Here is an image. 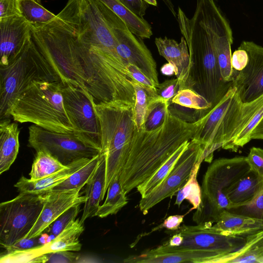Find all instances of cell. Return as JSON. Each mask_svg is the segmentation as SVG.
Here are the masks:
<instances>
[{
  "label": "cell",
  "mask_w": 263,
  "mask_h": 263,
  "mask_svg": "<svg viewBox=\"0 0 263 263\" xmlns=\"http://www.w3.org/2000/svg\"><path fill=\"white\" fill-rule=\"evenodd\" d=\"M197 123H186L167 111L163 124L152 130L136 127L119 175L127 194L150 178L185 142L194 135Z\"/></svg>",
  "instance_id": "cell-1"
},
{
  "label": "cell",
  "mask_w": 263,
  "mask_h": 263,
  "mask_svg": "<svg viewBox=\"0 0 263 263\" xmlns=\"http://www.w3.org/2000/svg\"><path fill=\"white\" fill-rule=\"evenodd\" d=\"M30 33L32 42L59 81L89 94L77 33L66 9L48 23L31 24Z\"/></svg>",
  "instance_id": "cell-2"
},
{
  "label": "cell",
  "mask_w": 263,
  "mask_h": 263,
  "mask_svg": "<svg viewBox=\"0 0 263 263\" xmlns=\"http://www.w3.org/2000/svg\"><path fill=\"white\" fill-rule=\"evenodd\" d=\"M262 105L263 95L252 102L242 103L232 85L219 101L197 121L191 140L202 145V161L211 163L214 152L220 147L229 150L234 139Z\"/></svg>",
  "instance_id": "cell-3"
},
{
  "label": "cell",
  "mask_w": 263,
  "mask_h": 263,
  "mask_svg": "<svg viewBox=\"0 0 263 263\" xmlns=\"http://www.w3.org/2000/svg\"><path fill=\"white\" fill-rule=\"evenodd\" d=\"M177 19L190 54L189 77L186 88L204 97L214 106L223 97L232 83L224 81L221 75L211 34L200 24L196 16H186L178 7Z\"/></svg>",
  "instance_id": "cell-4"
},
{
  "label": "cell",
  "mask_w": 263,
  "mask_h": 263,
  "mask_svg": "<svg viewBox=\"0 0 263 263\" xmlns=\"http://www.w3.org/2000/svg\"><path fill=\"white\" fill-rule=\"evenodd\" d=\"M60 81H36L13 102L10 115L15 122L31 123L57 133H71Z\"/></svg>",
  "instance_id": "cell-5"
},
{
  "label": "cell",
  "mask_w": 263,
  "mask_h": 263,
  "mask_svg": "<svg viewBox=\"0 0 263 263\" xmlns=\"http://www.w3.org/2000/svg\"><path fill=\"white\" fill-rule=\"evenodd\" d=\"M101 130V153L105 155V195L119 176L136 127L134 106L118 101L94 103Z\"/></svg>",
  "instance_id": "cell-6"
},
{
  "label": "cell",
  "mask_w": 263,
  "mask_h": 263,
  "mask_svg": "<svg viewBox=\"0 0 263 263\" xmlns=\"http://www.w3.org/2000/svg\"><path fill=\"white\" fill-rule=\"evenodd\" d=\"M60 81L32 42L7 65L0 66V119L10 118L15 100L36 81Z\"/></svg>",
  "instance_id": "cell-7"
},
{
  "label": "cell",
  "mask_w": 263,
  "mask_h": 263,
  "mask_svg": "<svg viewBox=\"0 0 263 263\" xmlns=\"http://www.w3.org/2000/svg\"><path fill=\"white\" fill-rule=\"evenodd\" d=\"M245 156L220 158L208 167L201 186V201L194 213L201 220L212 218L232 203L227 193L249 170Z\"/></svg>",
  "instance_id": "cell-8"
},
{
  "label": "cell",
  "mask_w": 263,
  "mask_h": 263,
  "mask_svg": "<svg viewBox=\"0 0 263 263\" xmlns=\"http://www.w3.org/2000/svg\"><path fill=\"white\" fill-rule=\"evenodd\" d=\"M43 206V194L20 193L0 204V245L4 248L23 239L35 223Z\"/></svg>",
  "instance_id": "cell-9"
},
{
  "label": "cell",
  "mask_w": 263,
  "mask_h": 263,
  "mask_svg": "<svg viewBox=\"0 0 263 263\" xmlns=\"http://www.w3.org/2000/svg\"><path fill=\"white\" fill-rule=\"evenodd\" d=\"M98 7L116 41V52L123 62L137 66L157 86L159 84L156 63L141 38L128 28L124 22L100 0Z\"/></svg>",
  "instance_id": "cell-10"
},
{
  "label": "cell",
  "mask_w": 263,
  "mask_h": 263,
  "mask_svg": "<svg viewBox=\"0 0 263 263\" xmlns=\"http://www.w3.org/2000/svg\"><path fill=\"white\" fill-rule=\"evenodd\" d=\"M62 94L74 134L83 142L101 150L100 122L92 96L82 89L69 84H63Z\"/></svg>",
  "instance_id": "cell-11"
},
{
  "label": "cell",
  "mask_w": 263,
  "mask_h": 263,
  "mask_svg": "<svg viewBox=\"0 0 263 263\" xmlns=\"http://www.w3.org/2000/svg\"><path fill=\"white\" fill-rule=\"evenodd\" d=\"M28 146L46 151L65 165L83 158H91L101 150L80 140L73 132H51L35 125L29 127Z\"/></svg>",
  "instance_id": "cell-12"
},
{
  "label": "cell",
  "mask_w": 263,
  "mask_h": 263,
  "mask_svg": "<svg viewBox=\"0 0 263 263\" xmlns=\"http://www.w3.org/2000/svg\"><path fill=\"white\" fill-rule=\"evenodd\" d=\"M202 145L191 140L186 148L163 181L149 195L141 198L139 208L143 215L163 199L172 197L187 182L199 162H202Z\"/></svg>",
  "instance_id": "cell-13"
},
{
  "label": "cell",
  "mask_w": 263,
  "mask_h": 263,
  "mask_svg": "<svg viewBox=\"0 0 263 263\" xmlns=\"http://www.w3.org/2000/svg\"><path fill=\"white\" fill-rule=\"evenodd\" d=\"M176 232L183 237L180 246L172 247L164 243L148 252L159 253L172 250L200 249L216 253L222 257L237 251L246 242L245 238L227 236L215 232L204 224L192 226L183 225Z\"/></svg>",
  "instance_id": "cell-14"
},
{
  "label": "cell",
  "mask_w": 263,
  "mask_h": 263,
  "mask_svg": "<svg viewBox=\"0 0 263 263\" xmlns=\"http://www.w3.org/2000/svg\"><path fill=\"white\" fill-rule=\"evenodd\" d=\"M240 46L248 55L246 67L232 82L243 103L253 101L263 95V47L252 41H242Z\"/></svg>",
  "instance_id": "cell-15"
},
{
  "label": "cell",
  "mask_w": 263,
  "mask_h": 263,
  "mask_svg": "<svg viewBox=\"0 0 263 263\" xmlns=\"http://www.w3.org/2000/svg\"><path fill=\"white\" fill-rule=\"evenodd\" d=\"M81 189L54 191L43 194V206L35 223L25 238L39 237L61 215L70 207L84 203L85 196L80 193Z\"/></svg>",
  "instance_id": "cell-16"
},
{
  "label": "cell",
  "mask_w": 263,
  "mask_h": 263,
  "mask_svg": "<svg viewBox=\"0 0 263 263\" xmlns=\"http://www.w3.org/2000/svg\"><path fill=\"white\" fill-rule=\"evenodd\" d=\"M31 24L22 15L0 18V66L7 65L31 38Z\"/></svg>",
  "instance_id": "cell-17"
},
{
  "label": "cell",
  "mask_w": 263,
  "mask_h": 263,
  "mask_svg": "<svg viewBox=\"0 0 263 263\" xmlns=\"http://www.w3.org/2000/svg\"><path fill=\"white\" fill-rule=\"evenodd\" d=\"M221 256L216 253L200 249H177L159 253L147 251L139 255H132L124 260L130 263H217Z\"/></svg>",
  "instance_id": "cell-18"
},
{
  "label": "cell",
  "mask_w": 263,
  "mask_h": 263,
  "mask_svg": "<svg viewBox=\"0 0 263 263\" xmlns=\"http://www.w3.org/2000/svg\"><path fill=\"white\" fill-rule=\"evenodd\" d=\"M155 43L160 55L177 68L178 73L176 76L179 81L180 89L186 88L190 58L184 37H181L179 43L166 36L164 38L156 37Z\"/></svg>",
  "instance_id": "cell-19"
},
{
  "label": "cell",
  "mask_w": 263,
  "mask_h": 263,
  "mask_svg": "<svg viewBox=\"0 0 263 263\" xmlns=\"http://www.w3.org/2000/svg\"><path fill=\"white\" fill-rule=\"evenodd\" d=\"M211 230L227 236L246 238L263 230V221L222 211L211 224Z\"/></svg>",
  "instance_id": "cell-20"
},
{
  "label": "cell",
  "mask_w": 263,
  "mask_h": 263,
  "mask_svg": "<svg viewBox=\"0 0 263 263\" xmlns=\"http://www.w3.org/2000/svg\"><path fill=\"white\" fill-rule=\"evenodd\" d=\"M91 158H83L69 164L66 167L46 177L32 180L22 176L14 185L20 193L27 192L43 194L51 191L55 186L81 168Z\"/></svg>",
  "instance_id": "cell-21"
},
{
  "label": "cell",
  "mask_w": 263,
  "mask_h": 263,
  "mask_svg": "<svg viewBox=\"0 0 263 263\" xmlns=\"http://www.w3.org/2000/svg\"><path fill=\"white\" fill-rule=\"evenodd\" d=\"M106 179L105 155L101 153V157L98 167L91 179L86 184L83 211L80 220L84 222L88 218L95 216L104 197Z\"/></svg>",
  "instance_id": "cell-22"
},
{
  "label": "cell",
  "mask_w": 263,
  "mask_h": 263,
  "mask_svg": "<svg viewBox=\"0 0 263 263\" xmlns=\"http://www.w3.org/2000/svg\"><path fill=\"white\" fill-rule=\"evenodd\" d=\"M20 130L15 122L10 118L0 122V174L8 171L18 153Z\"/></svg>",
  "instance_id": "cell-23"
},
{
  "label": "cell",
  "mask_w": 263,
  "mask_h": 263,
  "mask_svg": "<svg viewBox=\"0 0 263 263\" xmlns=\"http://www.w3.org/2000/svg\"><path fill=\"white\" fill-rule=\"evenodd\" d=\"M84 230L83 222L79 219H76L50 241L36 246L37 252L41 255L60 251H79L82 247L79 238Z\"/></svg>",
  "instance_id": "cell-24"
},
{
  "label": "cell",
  "mask_w": 263,
  "mask_h": 263,
  "mask_svg": "<svg viewBox=\"0 0 263 263\" xmlns=\"http://www.w3.org/2000/svg\"><path fill=\"white\" fill-rule=\"evenodd\" d=\"M263 186V177L250 169L227 192L232 205L247 203L259 193Z\"/></svg>",
  "instance_id": "cell-25"
},
{
  "label": "cell",
  "mask_w": 263,
  "mask_h": 263,
  "mask_svg": "<svg viewBox=\"0 0 263 263\" xmlns=\"http://www.w3.org/2000/svg\"><path fill=\"white\" fill-rule=\"evenodd\" d=\"M262 260L263 230L247 236L240 249L224 255L218 263H262Z\"/></svg>",
  "instance_id": "cell-26"
},
{
  "label": "cell",
  "mask_w": 263,
  "mask_h": 263,
  "mask_svg": "<svg viewBox=\"0 0 263 263\" xmlns=\"http://www.w3.org/2000/svg\"><path fill=\"white\" fill-rule=\"evenodd\" d=\"M118 15L134 34L142 39H150L152 27L143 17L134 13L119 0H100Z\"/></svg>",
  "instance_id": "cell-27"
},
{
  "label": "cell",
  "mask_w": 263,
  "mask_h": 263,
  "mask_svg": "<svg viewBox=\"0 0 263 263\" xmlns=\"http://www.w3.org/2000/svg\"><path fill=\"white\" fill-rule=\"evenodd\" d=\"M107 192L106 199L103 204L99 206L95 216L104 218L116 214L128 202L126 194L120 184L119 176L111 181Z\"/></svg>",
  "instance_id": "cell-28"
},
{
  "label": "cell",
  "mask_w": 263,
  "mask_h": 263,
  "mask_svg": "<svg viewBox=\"0 0 263 263\" xmlns=\"http://www.w3.org/2000/svg\"><path fill=\"white\" fill-rule=\"evenodd\" d=\"M101 157V153L91 158L89 161L51 190L66 191L82 189L93 175Z\"/></svg>",
  "instance_id": "cell-29"
},
{
  "label": "cell",
  "mask_w": 263,
  "mask_h": 263,
  "mask_svg": "<svg viewBox=\"0 0 263 263\" xmlns=\"http://www.w3.org/2000/svg\"><path fill=\"white\" fill-rule=\"evenodd\" d=\"M66 166L47 152L37 151L29 173L30 179L37 180L46 177Z\"/></svg>",
  "instance_id": "cell-30"
},
{
  "label": "cell",
  "mask_w": 263,
  "mask_h": 263,
  "mask_svg": "<svg viewBox=\"0 0 263 263\" xmlns=\"http://www.w3.org/2000/svg\"><path fill=\"white\" fill-rule=\"evenodd\" d=\"M189 143V141H187L183 143L150 178L136 187L141 198L149 195L163 181L172 170L178 158L186 148Z\"/></svg>",
  "instance_id": "cell-31"
},
{
  "label": "cell",
  "mask_w": 263,
  "mask_h": 263,
  "mask_svg": "<svg viewBox=\"0 0 263 263\" xmlns=\"http://www.w3.org/2000/svg\"><path fill=\"white\" fill-rule=\"evenodd\" d=\"M201 162H198L187 182L178 191L175 204L180 206L184 199L193 205L191 210L196 209L201 201V188L197 180V175Z\"/></svg>",
  "instance_id": "cell-32"
},
{
  "label": "cell",
  "mask_w": 263,
  "mask_h": 263,
  "mask_svg": "<svg viewBox=\"0 0 263 263\" xmlns=\"http://www.w3.org/2000/svg\"><path fill=\"white\" fill-rule=\"evenodd\" d=\"M20 5L22 15L30 24L47 23L57 16L36 0H20Z\"/></svg>",
  "instance_id": "cell-33"
},
{
  "label": "cell",
  "mask_w": 263,
  "mask_h": 263,
  "mask_svg": "<svg viewBox=\"0 0 263 263\" xmlns=\"http://www.w3.org/2000/svg\"><path fill=\"white\" fill-rule=\"evenodd\" d=\"M131 83L135 92V102L133 107L134 119L136 128L139 130L144 127L151 101L156 98L151 97L146 89L136 81L131 80Z\"/></svg>",
  "instance_id": "cell-34"
},
{
  "label": "cell",
  "mask_w": 263,
  "mask_h": 263,
  "mask_svg": "<svg viewBox=\"0 0 263 263\" xmlns=\"http://www.w3.org/2000/svg\"><path fill=\"white\" fill-rule=\"evenodd\" d=\"M168 103L161 97L152 99L149 104L144 128L152 130L161 126L168 111Z\"/></svg>",
  "instance_id": "cell-35"
},
{
  "label": "cell",
  "mask_w": 263,
  "mask_h": 263,
  "mask_svg": "<svg viewBox=\"0 0 263 263\" xmlns=\"http://www.w3.org/2000/svg\"><path fill=\"white\" fill-rule=\"evenodd\" d=\"M226 210L263 221V186L259 193L250 202L242 204L231 205Z\"/></svg>",
  "instance_id": "cell-36"
},
{
  "label": "cell",
  "mask_w": 263,
  "mask_h": 263,
  "mask_svg": "<svg viewBox=\"0 0 263 263\" xmlns=\"http://www.w3.org/2000/svg\"><path fill=\"white\" fill-rule=\"evenodd\" d=\"M172 103L196 109H208L212 106L204 97L190 88L180 89Z\"/></svg>",
  "instance_id": "cell-37"
},
{
  "label": "cell",
  "mask_w": 263,
  "mask_h": 263,
  "mask_svg": "<svg viewBox=\"0 0 263 263\" xmlns=\"http://www.w3.org/2000/svg\"><path fill=\"white\" fill-rule=\"evenodd\" d=\"M204 109H196L171 103L168 106V111L173 116L186 123L197 122L203 116Z\"/></svg>",
  "instance_id": "cell-38"
},
{
  "label": "cell",
  "mask_w": 263,
  "mask_h": 263,
  "mask_svg": "<svg viewBox=\"0 0 263 263\" xmlns=\"http://www.w3.org/2000/svg\"><path fill=\"white\" fill-rule=\"evenodd\" d=\"M127 74L131 79L144 87L149 96L154 98H159L157 88L153 82L136 65L128 64L126 65Z\"/></svg>",
  "instance_id": "cell-39"
},
{
  "label": "cell",
  "mask_w": 263,
  "mask_h": 263,
  "mask_svg": "<svg viewBox=\"0 0 263 263\" xmlns=\"http://www.w3.org/2000/svg\"><path fill=\"white\" fill-rule=\"evenodd\" d=\"M35 247L13 252H6L1 254L0 262L35 263V258L40 256L36 252Z\"/></svg>",
  "instance_id": "cell-40"
},
{
  "label": "cell",
  "mask_w": 263,
  "mask_h": 263,
  "mask_svg": "<svg viewBox=\"0 0 263 263\" xmlns=\"http://www.w3.org/2000/svg\"><path fill=\"white\" fill-rule=\"evenodd\" d=\"M80 205H74L64 212L50 224L48 232L55 237L57 236L70 222L76 220L80 212Z\"/></svg>",
  "instance_id": "cell-41"
},
{
  "label": "cell",
  "mask_w": 263,
  "mask_h": 263,
  "mask_svg": "<svg viewBox=\"0 0 263 263\" xmlns=\"http://www.w3.org/2000/svg\"><path fill=\"white\" fill-rule=\"evenodd\" d=\"M156 88L158 96L169 105L172 103V99L180 90V82L177 78L166 80L163 83H159Z\"/></svg>",
  "instance_id": "cell-42"
},
{
  "label": "cell",
  "mask_w": 263,
  "mask_h": 263,
  "mask_svg": "<svg viewBox=\"0 0 263 263\" xmlns=\"http://www.w3.org/2000/svg\"><path fill=\"white\" fill-rule=\"evenodd\" d=\"M246 158L250 169L263 177V149L252 147Z\"/></svg>",
  "instance_id": "cell-43"
},
{
  "label": "cell",
  "mask_w": 263,
  "mask_h": 263,
  "mask_svg": "<svg viewBox=\"0 0 263 263\" xmlns=\"http://www.w3.org/2000/svg\"><path fill=\"white\" fill-rule=\"evenodd\" d=\"M248 61V55L246 50L239 46L232 54L231 65L234 72V79L246 67Z\"/></svg>",
  "instance_id": "cell-44"
},
{
  "label": "cell",
  "mask_w": 263,
  "mask_h": 263,
  "mask_svg": "<svg viewBox=\"0 0 263 263\" xmlns=\"http://www.w3.org/2000/svg\"><path fill=\"white\" fill-rule=\"evenodd\" d=\"M20 0H0V18L22 15Z\"/></svg>",
  "instance_id": "cell-45"
},
{
  "label": "cell",
  "mask_w": 263,
  "mask_h": 263,
  "mask_svg": "<svg viewBox=\"0 0 263 263\" xmlns=\"http://www.w3.org/2000/svg\"><path fill=\"white\" fill-rule=\"evenodd\" d=\"M47 262L73 263L77 262L78 256L68 251H60L47 253Z\"/></svg>",
  "instance_id": "cell-46"
},
{
  "label": "cell",
  "mask_w": 263,
  "mask_h": 263,
  "mask_svg": "<svg viewBox=\"0 0 263 263\" xmlns=\"http://www.w3.org/2000/svg\"><path fill=\"white\" fill-rule=\"evenodd\" d=\"M37 237L24 238L16 241L13 245L3 248L6 250L7 252H10L34 248L41 245Z\"/></svg>",
  "instance_id": "cell-47"
},
{
  "label": "cell",
  "mask_w": 263,
  "mask_h": 263,
  "mask_svg": "<svg viewBox=\"0 0 263 263\" xmlns=\"http://www.w3.org/2000/svg\"><path fill=\"white\" fill-rule=\"evenodd\" d=\"M138 16L143 17L146 14L148 4L143 0H119Z\"/></svg>",
  "instance_id": "cell-48"
},
{
  "label": "cell",
  "mask_w": 263,
  "mask_h": 263,
  "mask_svg": "<svg viewBox=\"0 0 263 263\" xmlns=\"http://www.w3.org/2000/svg\"><path fill=\"white\" fill-rule=\"evenodd\" d=\"M184 215H175L168 216L162 223L160 228H165L167 230H177L183 220Z\"/></svg>",
  "instance_id": "cell-49"
},
{
  "label": "cell",
  "mask_w": 263,
  "mask_h": 263,
  "mask_svg": "<svg viewBox=\"0 0 263 263\" xmlns=\"http://www.w3.org/2000/svg\"><path fill=\"white\" fill-rule=\"evenodd\" d=\"M252 139H263V117L251 134Z\"/></svg>",
  "instance_id": "cell-50"
},
{
  "label": "cell",
  "mask_w": 263,
  "mask_h": 263,
  "mask_svg": "<svg viewBox=\"0 0 263 263\" xmlns=\"http://www.w3.org/2000/svg\"><path fill=\"white\" fill-rule=\"evenodd\" d=\"M161 72L165 76H171L173 74L176 76L178 73L177 68L170 63L164 64L160 69Z\"/></svg>",
  "instance_id": "cell-51"
},
{
  "label": "cell",
  "mask_w": 263,
  "mask_h": 263,
  "mask_svg": "<svg viewBox=\"0 0 263 263\" xmlns=\"http://www.w3.org/2000/svg\"><path fill=\"white\" fill-rule=\"evenodd\" d=\"M183 241L182 236L179 233H176L165 243V245L172 247H178L181 245Z\"/></svg>",
  "instance_id": "cell-52"
},
{
  "label": "cell",
  "mask_w": 263,
  "mask_h": 263,
  "mask_svg": "<svg viewBox=\"0 0 263 263\" xmlns=\"http://www.w3.org/2000/svg\"><path fill=\"white\" fill-rule=\"evenodd\" d=\"M166 6L168 10L171 11L173 16L176 18L177 13L175 10L174 6L171 0H161Z\"/></svg>",
  "instance_id": "cell-53"
},
{
  "label": "cell",
  "mask_w": 263,
  "mask_h": 263,
  "mask_svg": "<svg viewBox=\"0 0 263 263\" xmlns=\"http://www.w3.org/2000/svg\"><path fill=\"white\" fill-rule=\"evenodd\" d=\"M41 237L39 238L40 243L41 245L45 244L47 242V239L49 237L46 233H42L40 235Z\"/></svg>",
  "instance_id": "cell-54"
},
{
  "label": "cell",
  "mask_w": 263,
  "mask_h": 263,
  "mask_svg": "<svg viewBox=\"0 0 263 263\" xmlns=\"http://www.w3.org/2000/svg\"><path fill=\"white\" fill-rule=\"evenodd\" d=\"M145 2L148 4L156 6L157 5V3L156 0H143Z\"/></svg>",
  "instance_id": "cell-55"
},
{
  "label": "cell",
  "mask_w": 263,
  "mask_h": 263,
  "mask_svg": "<svg viewBox=\"0 0 263 263\" xmlns=\"http://www.w3.org/2000/svg\"><path fill=\"white\" fill-rule=\"evenodd\" d=\"M262 263H263V260H262Z\"/></svg>",
  "instance_id": "cell-56"
}]
</instances>
